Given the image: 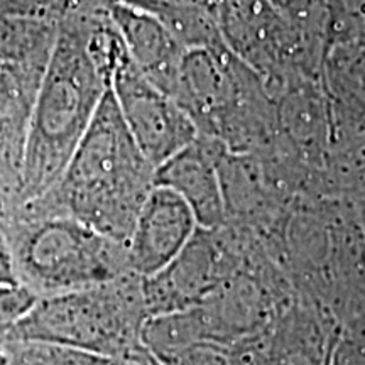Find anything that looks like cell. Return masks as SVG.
I'll return each instance as SVG.
<instances>
[{
	"label": "cell",
	"instance_id": "cell-1",
	"mask_svg": "<svg viewBox=\"0 0 365 365\" xmlns=\"http://www.w3.org/2000/svg\"><path fill=\"white\" fill-rule=\"evenodd\" d=\"M154 186L156 168L137 148L108 88L56 185L11 217H70L127 245Z\"/></svg>",
	"mask_w": 365,
	"mask_h": 365
},
{
	"label": "cell",
	"instance_id": "cell-2",
	"mask_svg": "<svg viewBox=\"0 0 365 365\" xmlns=\"http://www.w3.org/2000/svg\"><path fill=\"white\" fill-rule=\"evenodd\" d=\"M108 88L86 44L80 14L66 16L58 22L56 43L27 129L19 207L56 185Z\"/></svg>",
	"mask_w": 365,
	"mask_h": 365
},
{
	"label": "cell",
	"instance_id": "cell-3",
	"mask_svg": "<svg viewBox=\"0 0 365 365\" xmlns=\"http://www.w3.org/2000/svg\"><path fill=\"white\" fill-rule=\"evenodd\" d=\"M17 281L39 298L90 289L130 274L127 245L63 215H14L0 225Z\"/></svg>",
	"mask_w": 365,
	"mask_h": 365
},
{
	"label": "cell",
	"instance_id": "cell-4",
	"mask_svg": "<svg viewBox=\"0 0 365 365\" xmlns=\"http://www.w3.org/2000/svg\"><path fill=\"white\" fill-rule=\"evenodd\" d=\"M148 318L143 277L130 272L90 289L39 298L6 340L43 341L118 360L143 349Z\"/></svg>",
	"mask_w": 365,
	"mask_h": 365
},
{
	"label": "cell",
	"instance_id": "cell-5",
	"mask_svg": "<svg viewBox=\"0 0 365 365\" xmlns=\"http://www.w3.org/2000/svg\"><path fill=\"white\" fill-rule=\"evenodd\" d=\"M58 22L0 16V225L19 208L27 129Z\"/></svg>",
	"mask_w": 365,
	"mask_h": 365
},
{
	"label": "cell",
	"instance_id": "cell-6",
	"mask_svg": "<svg viewBox=\"0 0 365 365\" xmlns=\"http://www.w3.org/2000/svg\"><path fill=\"white\" fill-rule=\"evenodd\" d=\"M110 90L132 139L156 170L198 137L180 103L150 83L130 59L113 73Z\"/></svg>",
	"mask_w": 365,
	"mask_h": 365
},
{
	"label": "cell",
	"instance_id": "cell-7",
	"mask_svg": "<svg viewBox=\"0 0 365 365\" xmlns=\"http://www.w3.org/2000/svg\"><path fill=\"white\" fill-rule=\"evenodd\" d=\"M188 203L166 186L156 185L140 208L127 255L130 271L149 277L175 261L198 230Z\"/></svg>",
	"mask_w": 365,
	"mask_h": 365
},
{
	"label": "cell",
	"instance_id": "cell-8",
	"mask_svg": "<svg viewBox=\"0 0 365 365\" xmlns=\"http://www.w3.org/2000/svg\"><path fill=\"white\" fill-rule=\"evenodd\" d=\"M225 148L215 139L198 135L156 170V185L181 196L193 212L200 228L215 230L227 223L218 156Z\"/></svg>",
	"mask_w": 365,
	"mask_h": 365
},
{
	"label": "cell",
	"instance_id": "cell-9",
	"mask_svg": "<svg viewBox=\"0 0 365 365\" xmlns=\"http://www.w3.org/2000/svg\"><path fill=\"white\" fill-rule=\"evenodd\" d=\"M108 11L132 65L154 86L173 97L185 49L154 14L115 2Z\"/></svg>",
	"mask_w": 365,
	"mask_h": 365
},
{
	"label": "cell",
	"instance_id": "cell-10",
	"mask_svg": "<svg viewBox=\"0 0 365 365\" xmlns=\"http://www.w3.org/2000/svg\"><path fill=\"white\" fill-rule=\"evenodd\" d=\"M159 17V21L168 27L185 51L196 48H215L223 46L220 22L217 9L191 4H175L163 6L149 11Z\"/></svg>",
	"mask_w": 365,
	"mask_h": 365
},
{
	"label": "cell",
	"instance_id": "cell-11",
	"mask_svg": "<svg viewBox=\"0 0 365 365\" xmlns=\"http://www.w3.org/2000/svg\"><path fill=\"white\" fill-rule=\"evenodd\" d=\"M4 365H112V360L43 341L4 340Z\"/></svg>",
	"mask_w": 365,
	"mask_h": 365
},
{
	"label": "cell",
	"instance_id": "cell-12",
	"mask_svg": "<svg viewBox=\"0 0 365 365\" xmlns=\"http://www.w3.org/2000/svg\"><path fill=\"white\" fill-rule=\"evenodd\" d=\"M39 296L22 282L0 284V341L7 339L27 314L33 312Z\"/></svg>",
	"mask_w": 365,
	"mask_h": 365
},
{
	"label": "cell",
	"instance_id": "cell-13",
	"mask_svg": "<svg viewBox=\"0 0 365 365\" xmlns=\"http://www.w3.org/2000/svg\"><path fill=\"white\" fill-rule=\"evenodd\" d=\"M333 365H365V313L349 317L333 355Z\"/></svg>",
	"mask_w": 365,
	"mask_h": 365
},
{
	"label": "cell",
	"instance_id": "cell-14",
	"mask_svg": "<svg viewBox=\"0 0 365 365\" xmlns=\"http://www.w3.org/2000/svg\"><path fill=\"white\" fill-rule=\"evenodd\" d=\"M110 4H125V6H132L143 11H154V9L163 6H175V4H191V6H205L217 9V0H108Z\"/></svg>",
	"mask_w": 365,
	"mask_h": 365
},
{
	"label": "cell",
	"instance_id": "cell-15",
	"mask_svg": "<svg viewBox=\"0 0 365 365\" xmlns=\"http://www.w3.org/2000/svg\"><path fill=\"white\" fill-rule=\"evenodd\" d=\"M6 282H19V281H17L11 245H9L6 234L0 230V284H6Z\"/></svg>",
	"mask_w": 365,
	"mask_h": 365
},
{
	"label": "cell",
	"instance_id": "cell-16",
	"mask_svg": "<svg viewBox=\"0 0 365 365\" xmlns=\"http://www.w3.org/2000/svg\"><path fill=\"white\" fill-rule=\"evenodd\" d=\"M271 2L277 9H279V11H282L289 16V14L299 12L301 9H307L309 6H313V4L319 2V0H271Z\"/></svg>",
	"mask_w": 365,
	"mask_h": 365
},
{
	"label": "cell",
	"instance_id": "cell-17",
	"mask_svg": "<svg viewBox=\"0 0 365 365\" xmlns=\"http://www.w3.org/2000/svg\"><path fill=\"white\" fill-rule=\"evenodd\" d=\"M6 362V350H4V344L0 341V365H4Z\"/></svg>",
	"mask_w": 365,
	"mask_h": 365
}]
</instances>
